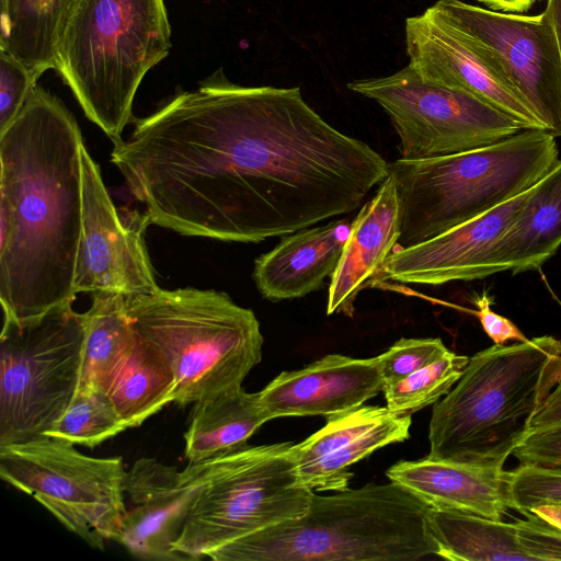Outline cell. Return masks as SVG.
<instances>
[{
  "instance_id": "6da1fadb",
  "label": "cell",
  "mask_w": 561,
  "mask_h": 561,
  "mask_svg": "<svg viewBox=\"0 0 561 561\" xmlns=\"http://www.w3.org/2000/svg\"><path fill=\"white\" fill-rule=\"evenodd\" d=\"M113 145L151 224L228 242L350 214L389 175L380 153L325 122L298 87H243L221 70Z\"/></svg>"
},
{
  "instance_id": "7a4b0ae2",
  "label": "cell",
  "mask_w": 561,
  "mask_h": 561,
  "mask_svg": "<svg viewBox=\"0 0 561 561\" xmlns=\"http://www.w3.org/2000/svg\"><path fill=\"white\" fill-rule=\"evenodd\" d=\"M83 146L72 113L37 84L0 133L3 318H35L77 295Z\"/></svg>"
},
{
  "instance_id": "3957f363",
  "label": "cell",
  "mask_w": 561,
  "mask_h": 561,
  "mask_svg": "<svg viewBox=\"0 0 561 561\" xmlns=\"http://www.w3.org/2000/svg\"><path fill=\"white\" fill-rule=\"evenodd\" d=\"M560 376L551 335L478 352L433 407L427 457L503 467Z\"/></svg>"
},
{
  "instance_id": "277c9868",
  "label": "cell",
  "mask_w": 561,
  "mask_h": 561,
  "mask_svg": "<svg viewBox=\"0 0 561 561\" xmlns=\"http://www.w3.org/2000/svg\"><path fill=\"white\" fill-rule=\"evenodd\" d=\"M430 506L402 485L312 493L304 515L214 551V561H415L436 556Z\"/></svg>"
},
{
  "instance_id": "5b68a950",
  "label": "cell",
  "mask_w": 561,
  "mask_h": 561,
  "mask_svg": "<svg viewBox=\"0 0 561 561\" xmlns=\"http://www.w3.org/2000/svg\"><path fill=\"white\" fill-rule=\"evenodd\" d=\"M170 47L164 0H75L60 34L56 70L84 115L115 142L133 118L145 75Z\"/></svg>"
},
{
  "instance_id": "8992f818",
  "label": "cell",
  "mask_w": 561,
  "mask_h": 561,
  "mask_svg": "<svg viewBox=\"0 0 561 561\" xmlns=\"http://www.w3.org/2000/svg\"><path fill=\"white\" fill-rule=\"evenodd\" d=\"M558 161L556 137L527 128L486 147L391 162L400 210L394 250L424 242L510 201Z\"/></svg>"
},
{
  "instance_id": "52a82bcc",
  "label": "cell",
  "mask_w": 561,
  "mask_h": 561,
  "mask_svg": "<svg viewBox=\"0 0 561 561\" xmlns=\"http://www.w3.org/2000/svg\"><path fill=\"white\" fill-rule=\"evenodd\" d=\"M125 298L134 330L157 344L172 365L176 405L195 404L242 387L261 362L259 320L226 293L159 288Z\"/></svg>"
},
{
  "instance_id": "ba28073f",
  "label": "cell",
  "mask_w": 561,
  "mask_h": 561,
  "mask_svg": "<svg viewBox=\"0 0 561 561\" xmlns=\"http://www.w3.org/2000/svg\"><path fill=\"white\" fill-rule=\"evenodd\" d=\"M293 442L245 446L184 472L197 492L175 550L188 560L304 515L313 490L299 482Z\"/></svg>"
},
{
  "instance_id": "9c48e42d",
  "label": "cell",
  "mask_w": 561,
  "mask_h": 561,
  "mask_svg": "<svg viewBox=\"0 0 561 561\" xmlns=\"http://www.w3.org/2000/svg\"><path fill=\"white\" fill-rule=\"evenodd\" d=\"M84 327L72 301L26 320L3 318L0 334V446L45 436L80 383Z\"/></svg>"
},
{
  "instance_id": "30bf717a",
  "label": "cell",
  "mask_w": 561,
  "mask_h": 561,
  "mask_svg": "<svg viewBox=\"0 0 561 561\" xmlns=\"http://www.w3.org/2000/svg\"><path fill=\"white\" fill-rule=\"evenodd\" d=\"M75 444L42 436L0 446V476L33 496L69 531L104 550L126 511L121 457L87 456Z\"/></svg>"
},
{
  "instance_id": "8fae6325",
  "label": "cell",
  "mask_w": 561,
  "mask_h": 561,
  "mask_svg": "<svg viewBox=\"0 0 561 561\" xmlns=\"http://www.w3.org/2000/svg\"><path fill=\"white\" fill-rule=\"evenodd\" d=\"M347 88L386 111L405 160L486 147L526 129L481 100L425 80L409 65L391 76L350 82Z\"/></svg>"
},
{
  "instance_id": "7c38bea8",
  "label": "cell",
  "mask_w": 561,
  "mask_h": 561,
  "mask_svg": "<svg viewBox=\"0 0 561 561\" xmlns=\"http://www.w3.org/2000/svg\"><path fill=\"white\" fill-rule=\"evenodd\" d=\"M428 9L523 95L549 133L561 137V59L545 11L519 15L460 0H437Z\"/></svg>"
},
{
  "instance_id": "4fadbf2b",
  "label": "cell",
  "mask_w": 561,
  "mask_h": 561,
  "mask_svg": "<svg viewBox=\"0 0 561 561\" xmlns=\"http://www.w3.org/2000/svg\"><path fill=\"white\" fill-rule=\"evenodd\" d=\"M82 165V233L76 266L75 291H116L147 295L160 287L154 277L145 231L148 215L125 218L117 211L103 182L99 164L85 146Z\"/></svg>"
},
{
  "instance_id": "5bb4252c",
  "label": "cell",
  "mask_w": 561,
  "mask_h": 561,
  "mask_svg": "<svg viewBox=\"0 0 561 561\" xmlns=\"http://www.w3.org/2000/svg\"><path fill=\"white\" fill-rule=\"evenodd\" d=\"M528 190L424 242L393 250L379 268L373 284L394 280L404 284L443 285L454 280L484 278L503 272L496 261V247L524 204Z\"/></svg>"
},
{
  "instance_id": "9a60e30c",
  "label": "cell",
  "mask_w": 561,
  "mask_h": 561,
  "mask_svg": "<svg viewBox=\"0 0 561 561\" xmlns=\"http://www.w3.org/2000/svg\"><path fill=\"white\" fill-rule=\"evenodd\" d=\"M405 44L409 66L425 80L481 100L526 129H546L523 95L430 9L405 20Z\"/></svg>"
},
{
  "instance_id": "2e32d148",
  "label": "cell",
  "mask_w": 561,
  "mask_h": 561,
  "mask_svg": "<svg viewBox=\"0 0 561 561\" xmlns=\"http://www.w3.org/2000/svg\"><path fill=\"white\" fill-rule=\"evenodd\" d=\"M196 492V483L184 470L154 458L137 459L126 472V511L116 542L141 560H188L175 543Z\"/></svg>"
},
{
  "instance_id": "e0dca14e",
  "label": "cell",
  "mask_w": 561,
  "mask_h": 561,
  "mask_svg": "<svg viewBox=\"0 0 561 561\" xmlns=\"http://www.w3.org/2000/svg\"><path fill=\"white\" fill-rule=\"evenodd\" d=\"M411 415L386 407L360 405L327 419V424L299 444L293 455L299 482L313 491H343L351 467L374 451L410 437Z\"/></svg>"
},
{
  "instance_id": "ac0fdd59",
  "label": "cell",
  "mask_w": 561,
  "mask_h": 561,
  "mask_svg": "<svg viewBox=\"0 0 561 561\" xmlns=\"http://www.w3.org/2000/svg\"><path fill=\"white\" fill-rule=\"evenodd\" d=\"M377 356L353 358L328 354L298 370L283 371L259 392L268 421L283 416L352 411L383 390Z\"/></svg>"
},
{
  "instance_id": "d6986e66",
  "label": "cell",
  "mask_w": 561,
  "mask_h": 561,
  "mask_svg": "<svg viewBox=\"0 0 561 561\" xmlns=\"http://www.w3.org/2000/svg\"><path fill=\"white\" fill-rule=\"evenodd\" d=\"M387 477L430 507L502 520L508 506V471L425 457L401 460Z\"/></svg>"
},
{
  "instance_id": "ffe728a7",
  "label": "cell",
  "mask_w": 561,
  "mask_h": 561,
  "mask_svg": "<svg viewBox=\"0 0 561 561\" xmlns=\"http://www.w3.org/2000/svg\"><path fill=\"white\" fill-rule=\"evenodd\" d=\"M400 237V210L392 175L379 184L375 196L353 219L350 237L331 275L327 313L353 317L354 302L371 285Z\"/></svg>"
},
{
  "instance_id": "44dd1931",
  "label": "cell",
  "mask_w": 561,
  "mask_h": 561,
  "mask_svg": "<svg viewBox=\"0 0 561 561\" xmlns=\"http://www.w3.org/2000/svg\"><path fill=\"white\" fill-rule=\"evenodd\" d=\"M352 222L335 219L283 237L254 262L253 279L261 295L276 302L320 289L339 263Z\"/></svg>"
},
{
  "instance_id": "7402d4cb",
  "label": "cell",
  "mask_w": 561,
  "mask_h": 561,
  "mask_svg": "<svg viewBox=\"0 0 561 561\" xmlns=\"http://www.w3.org/2000/svg\"><path fill=\"white\" fill-rule=\"evenodd\" d=\"M561 245V160L529 190L496 247V261L514 274L539 268Z\"/></svg>"
},
{
  "instance_id": "603a6c76",
  "label": "cell",
  "mask_w": 561,
  "mask_h": 561,
  "mask_svg": "<svg viewBox=\"0 0 561 561\" xmlns=\"http://www.w3.org/2000/svg\"><path fill=\"white\" fill-rule=\"evenodd\" d=\"M266 422L259 392L238 387L203 399L194 404L184 434L185 458L198 462L243 448Z\"/></svg>"
},
{
  "instance_id": "cb8c5ba5",
  "label": "cell",
  "mask_w": 561,
  "mask_h": 561,
  "mask_svg": "<svg viewBox=\"0 0 561 561\" xmlns=\"http://www.w3.org/2000/svg\"><path fill=\"white\" fill-rule=\"evenodd\" d=\"M82 318L84 342L78 391L107 393L135 342L125 295L92 293L91 307Z\"/></svg>"
},
{
  "instance_id": "d4e9b609",
  "label": "cell",
  "mask_w": 561,
  "mask_h": 561,
  "mask_svg": "<svg viewBox=\"0 0 561 561\" xmlns=\"http://www.w3.org/2000/svg\"><path fill=\"white\" fill-rule=\"evenodd\" d=\"M75 0H1L0 50L38 79L56 69L60 34Z\"/></svg>"
},
{
  "instance_id": "484cf974",
  "label": "cell",
  "mask_w": 561,
  "mask_h": 561,
  "mask_svg": "<svg viewBox=\"0 0 561 561\" xmlns=\"http://www.w3.org/2000/svg\"><path fill=\"white\" fill-rule=\"evenodd\" d=\"M135 331L134 346L107 396L126 426L136 427L173 403L176 380L161 348Z\"/></svg>"
},
{
  "instance_id": "4316f807",
  "label": "cell",
  "mask_w": 561,
  "mask_h": 561,
  "mask_svg": "<svg viewBox=\"0 0 561 561\" xmlns=\"http://www.w3.org/2000/svg\"><path fill=\"white\" fill-rule=\"evenodd\" d=\"M427 527L436 556L463 561H533L520 547L514 523L430 507Z\"/></svg>"
},
{
  "instance_id": "83f0119b",
  "label": "cell",
  "mask_w": 561,
  "mask_h": 561,
  "mask_svg": "<svg viewBox=\"0 0 561 561\" xmlns=\"http://www.w3.org/2000/svg\"><path fill=\"white\" fill-rule=\"evenodd\" d=\"M469 357L449 351L442 358L383 387L386 405L398 413L410 414L435 404L459 380Z\"/></svg>"
},
{
  "instance_id": "f1b7e54d",
  "label": "cell",
  "mask_w": 561,
  "mask_h": 561,
  "mask_svg": "<svg viewBox=\"0 0 561 561\" xmlns=\"http://www.w3.org/2000/svg\"><path fill=\"white\" fill-rule=\"evenodd\" d=\"M127 428L106 393L78 391L45 436L93 448Z\"/></svg>"
},
{
  "instance_id": "f546056e",
  "label": "cell",
  "mask_w": 561,
  "mask_h": 561,
  "mask_svg": "<svg viewBox=\"0 0 561 561\" xmlns=\"http://www.w3.org/2000/svg\"><path fill=\"white\" fill-rule=\"evenodd\" d=\"M561 504V468L519 465L508 471V506L520 514L541 504Z\"/></svg>"
},
{
  "instance_id": "4dcf8cb0",
  "label": "cell",
  "mask_w": 561,
  "mask_h": 561,
  "mask_svg": "<svg viewBox=\"0 0 561 561\" xmlns=\"http://www.w3.org/2000/svg\"><path fill=\"white\" fill-rule=\"evenodd\" d=\"M448 352L439 337L398 340L377 356L385 386L405 378Z\"/></svg>"
},
{
  "instance_id": "1f68e13d",
  "label": "cell",
  "mask_w": 561,
  "mask_h": 561,
  "mask_svg": "<svg viewBox=\"0 0 561 561\" xmlns=\"http://www.w3.org/2000/svg\"><path fill=\"white\" fill-rule=\"evenodd\" d=\"M36 81L20 60L0 50V133L16 117Z\"/></svg>"
},
{
  "instance_id": "d6a6232c",
  "label": "cell",
  "mask_w": 561,
  "mask_h": 561,
  "mask_svg": "<svg viewBox=\"0 0 561 561\" xmlns=\"http://www.w3.org/2000/svg\"><path fill=\"white\" fill-rule=\"evenodd\" d=\"M514 522L517 540L533 561H561V529L534 514Z\"/></svg>"
},
{
  "instance_id": "836d02e7",
  "label": "cell",
  "mask_w": 561,
  "mask_h": 561,
  "mask_svg": "<svg viewBox=\"0 0 561 561\" xmlns=\"http://www.w3.org/2000/svg\"><path fill=\"white\" fill-rule=\"evenodd\" d=\"M512 455L519 465L561 468V425L527 432Z\"/></svg>"
},
{
  "instance_id": "e575fe53",
  "label": "cell",
  "mask_w": 561,
  "mask_h": 561,
  "mask_svg": "<svg viewBox=\"0 0 561 561\" xmlns=\"http://www.w3.org/2000/svg\"><path fill=\"white\" fill-rule=\"evenodd\" d=\"M473 304L477 307V311H474V313L478 317L482 329L494 344L504 345L511 340L519 342L528 340L510 319L492 310V300L486 293L474 296Z\"/></svg>"
},
{
  "instance_id": "d590c367",
  "label": "cell",
  "mask_w": 561,
  "mask_h": 561,
  "mask_svg": "<svg viewBox=\"0 0 561 561\" xmlns=\"http://www.w3.org/2000/svg\"><path fill=\"white\" fill-rule=\"evenodd\" d=\"M561 425V376L533 416L529 431ZM528 431V432H529Z\"/></svg>"
},
{
  "instance_id": "8d00e7d4",
  "label": "cell",
  "mask_w": 561,
  "mask_h": 561,
  "mask_svg": "<svg viewBox=\"0 0 561 561\" xmlns=\"http://www.w3.org/2000/svg\"><path fill=\"white\" fill-rule=\"evenodd\" d=\"M489 9L505 13L527 12L536 2L540 0H478Z\"/></svg>"
},
{
  "instance_id": "74e56055",
  "label": "cell",
  "mask_w": 561,
  "mask_h": 561,
  "mask_svg": "<svg viewBox=\"0 0 561 561\" xmlns=\"http://www.w3.org/2000/svg\"><path fill=\"white\" fill-rule=\"evenodd\" d=\"M529 513L561 529V504H541L534 507Z\"/></svg>"
},
{
  "instance_id": "f35d334b",
  "label": "cell",
  "mask_w": 561,
  "mask_h": 561,
  "mask_svg": "<svg viewBox=\"0 0 561 561\" xmlns=\"http://www.w3.org/2000/svg\"><path fill=\"white\" fill-rule=\"evenodd\" d=\"M545 12L553 27L561 59V0H548Z\"/></svg>"
}]
</instances>
